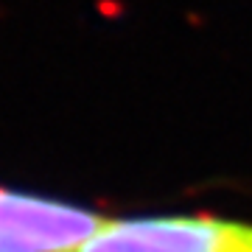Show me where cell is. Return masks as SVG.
Listing matches in <instances>:
<instances>
[{
	"label": "cell",
	"mask_w": 252,
	"mask_h": 252,
	"mask_svg": "<svg viewBox=\"0 0 252 252\" xmlns=\"http://www.w3.org/2000/svg\"><path fill=\"white\" fill-rule=\"evenodd\" d=\"M79 252H252V221L221 213L107 216Z\"/></svg>",
	"instance_id": "cell-1"
},
{
	"label": "cell",
	"mask_w": 252,
	"mask_h": 252,
	"mask_svg": "<svg viewBox=\"0 0 252 252\" xmlns=\"http://www.w3.org/2000/svg\"><path fill=\"white\" fill-rule=\"evenodd\" d=\"M104 219L70 199L0 185V252H79Z\"/></svg>",
	"instance_id": "cell-2"
}]
</instances>
